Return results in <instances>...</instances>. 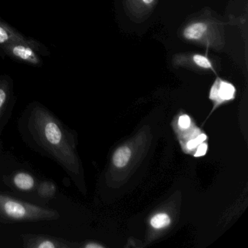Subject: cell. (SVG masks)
<instances>
[{"label": "cell", "mask_w": 248, "mask_h": 248, "mask_svg": "<svg viewBox=\"0 0 248 248\" xmlns=\"http://www.w3.org/2000/svg\"><path fill=\"white\" fill-rule=\"evenodd\" d=\"M235 88L233 85L217 79L212 88L211 96H217L220 99L228 101L233 98Z\"/></svg>", "instance_id": "ba28073f"}, {"label": "cell", "mask_w": 248, "mask_h": 248, "mask_svg": "<svg viewBox=\"0 0 248 248\" xmlns=\"http://www.w3.org/2000/svg\"><path fill=\"white\" fill-rule=\"evenodd\" d=\"M18 130L30 149L56 162L78 186L81 185L80 161L77 153L75 131L54 113L41 103L33 101L21 113Z\"/></svg>", "instance_id": "6da1fadb"}, {"label": "cell", "mask_w": 248, "mask_h": 248, "mask_svg": "<svg viewBox=\"0 0 248 248\" xmlns=\"http://www.w3.org/2000/svg\"><path fill=\"white\" fill-rule=\"evenodd\" d=\"M194 63L201 68L204 69H211L212 64L209 59L206 56H202V55H195L193 57Z\"/></svg>", "instance_id": "4fadbf2b"}, {"label": "cell", "mask_w": 248, "mask_h": 248, "mask_svg": "<svg viewBox=\"0 0 248 248\" xmlns=\"http://www.w3.org/2000/svg\"><path fill=\"white\" fill-rule=\"evenodd\" d=\"M84 247L86 248H102L101 245L95 243V242H88L85 244Z\"/></svg>", "instance_id": "e0dca14e"}, {"label": "cell", "mask_w": 248, "mask_h": 248, "mask_svg": "<svg viewBox=\"0 0 248 248\" xmlns=\"http://www.w3.org/2000/svg\"><path fill=\"white\" fill-rule=\"evenodd\" d=\"M57 186L56 183L50 180L39 181L37 188V196L42 201L49 202L56 197Z\"/></svg>", "instance_id": "9c48e42d"}, {"label": "cell", "mask_w": 248, "mask_h": 248, "mask_svg": "<svg viewBox=\"0 0 248 248\" xmlns=\"http://www.w3.org/2000/svg\"><path fill=\"white\" fill-rule=\"evenodd\" d=\"M206 139H207V136L205 135H200L195 139H193V140L188 141V143H187V147L189 149H194V148H196L198 145H200V143H203V141L205 140Z\"/></svg>", "instance_id": "5bb4252c"}, {"label": "cell", "mask_w": 248, "mask_h": 248, "mask_svg": "<svg viewBox=\"0 0 248 248\" xmlns=\"http://www.w3.org/2000/svg\"><path fill=\"white\" fill-rule=\"evenodd\" d=\"M178 124H179L180 127H182V128H188L191 124V120H190L188 116H181L178 120Z\"/></svg>", "instance_id": "9a60e30c"}, {"label": "cell", "mask_w": 248, "mask_h": 248, "mask_svg": "<svg viewBox=\"0 0 248 248\" xmlns=\"http://www.w3.org/2000/svg\"><path fill=\"white\" fill-rule=\"evenodd\" d=\"M207 146L206 143H200V146H199L198 149H197V152H196L195 156H204L205 155L206 152H207Z\"/></svg>", "instance_id": "2e32d148"}, {"label": "cell", "mask_w": 248, "mask_h": 248, "mask_svg": "<svg viewBox=\"0 0 248 248\" xmlns=\"http://www.w3.org/2000/svg\"><path fill=\"white\" fill-rule=\"evenodd\" d=\"M207 31V24L198 22L188 26L184 30V36L188 40H199Z\"/></svg>", "instance_id": "30bf717a"}, {"label": "cell", "mask_w": 248, "mask_h": 248, "mask_svg": "<svg viewBox=\"0 0 248 248\" xmlns=\"http://www.w3.org/2000/svg\"><path fill=\"white\" fill-rule=\"evenodd\" d=\"M170 223V219L169 216L165 213L156 215L151 220V224L156 229L165 227V226H168Z\"/></svg>", "instance_id": "7c38bea8"}, {"label": "cell", "mask_w": 248, "mask_h": 248, "mask_svg": "<svg viewBox=\"0 0 248 248\" xmlns=\"http://www.w3.org/2000/svg\"><path fill=\"white\" fill-rule=\"evenodd\" d=\"M131 156V152L129 148L124 146L120 148L114 154L113 161L114 164L118 168H123L127 165Z\"/></svg>", "instance_id": "8fae6325"}, {"label": "cell", "mask_w": 248, "mask_h": 248, "mask_svg": "<svg viewBox=\"0 0 248 248\" xmlns=\"http://www.w3.org/2000/svg\"><path fill=\"white\" fill-rule=\"evenodd\" d=\"M31 37H26L5 21L0 19V47L15 42H27Z\"/></svg>", "instance_id": "52a82bcc"}, {"label": "cell", "mask_w": 248, "mask_h": 248, "mask_svg": "<svg viewBox=\"0 0 248 248\" xmlns=\"http://www.w3.org/2000/svg\"><path fill=\"white\" fill-rule=\"evenodd\" d=\"M3 181L5 185L15 192L37 196V188L40 181L28 171H14L9 175H4Z\"/></svg>", "instance_id": "5b68a950"}, {"label": "cell", "mask_w": 248, "mask_h": 248, "mask_svg": "<svg viewBox=\"0 0 248 248\" xmlns=\"http://www.w3.org/2000/svg\"><path fill=\"white\" fill-rule=\"evenodd\" d=\"M0 53L19 63L35 67L43 66L41 56L50 55L48 49L33 38L27 42H15L0 47Z\"/></svg>", "instance_id": "3957f363"}, {"label": "cell", "mask_w": 248, "mask_h": 248, "mask_svg": "<svg viewBox=\"0 0 248 248\" xmlns=\"http://www.w3.org/2000/svg\"><path fill=\"white\" fill-rule=\"evenodd\" d=\"M154 0H143V2H144L146 5H149V4L152 3L153 2Z\"/></svg>", "instance_id": "ac0fdd59"}, {"label": "cell", "mask_w": 248, "mask_h": 248, "mask_svg": "<svg viewBox=\"0 0 248 248\" xmlns=\"http://www.w3.org/2000/svg\"><path fill=\"white\" fill-rule=\"evenodd\" d=\"M23 246L25 248H72L76 245L67 239L48 234H21Z\"/></svg>", "instance_id": "8992f818"}, {"label": "cell", "mask_w": 248, "mask_h": 248, "mask_svg": "<svg viewBox=\"0 0 248 248\" xmlns=\"http://www.w3.org/2000/svg\"><path fill=\"white\" fill-rule=\"evenodd\" d=\"M60 213L54 209L37 205L0 192V223L59 220Z\"/></svg>", "instance_id": "7a4b0ae2"}, {"label": "cell", "mask_w": 248, "mask_h": 248, "mask_svg": "<svg viewBox=\"0 0 248 248\" xmlns=\"http://www.w3.org/2000/svg\"><path fill=\"white\" fill-rule=\"evenodd\" d=\"M16 101L14 80L8 75H0V136L11 120Z\"/></svg>", "instance_id": "277c9868"}]
</instances>
